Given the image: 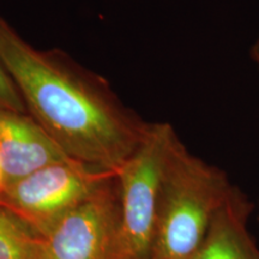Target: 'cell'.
<instances>
[{
	"label": "cell",
	"mask_w": 259,
	"mask_h": 259,
	"mask_svg": "<svg viewBox=\"0 0 259 259\" xmlns=\"http://www.w3.org/2000/svg\"><path fill=\"white\" fill-rule=\"evenodd\" d=\"M0 63L27 112L72 160L118 174L143 141L150 122L105 77L59 48L34 47L2 15Z\"/></svg>",
	"instance_id": "cell-1"
},
{
	"label": "cell",
	"mask_w": 259,
	"mask_h": 259,
	"mask_svg": "<svg viewBox=\"0 0 259 259\" xmlns=\"http://www.w3.org/2000/svg\"><path fill=\"white\" fill-rule=\"evenodd\" d=\"M235 187L178 138L162 174L151 259H191Z\"/></svg>",
	"instance_id": "cell-2"
},
{
	"label": "cell",
	"mask_w": 259,
	"mask_h": 259,
	"mask_svg": "<svg viewBox=\"0 0 259 259\" xmlns=\"http://www.w3.org/2000/svg\"><path fill=\"white\" fill-rule=\"evenodd\" d=\"M178 138L168 122H150L143 141L116 176L120 190L118 259H151L162 174Z\"/></svg>",
	"instance_id": "cell-3"
},
{
	"label": "cell",
	"mask_w": 259,
	"mask_h": 259,
	"mask_svg": "<svg viewBox=\"0 0 259 259\" xmlns=\"http://www.w3.org/2000/svg\"><path fill=\"white\" fill-rule=\"evenodd\" d=\"M115 176L76 160L56 162L8 184L0 204L45 238L60 219Z\"/></svg>",
	"instance_id": "cell-4"
},
{
	"label": "cell",
	"mask_w": 259,
	"mask_h": 259,
	"mask_svg": "<svg viewBox=\"0 0 259 259\" xmlns=\"http://www.w3.org/2000/svg\"><path fill=\"white\" fill-rule=\"evenodd\" d=\"M120 190L113 177L45 235L46 259H118Z\"/></svg>",
	"instance_id": "cell-5"
},
{
	"label": "cell",
	"mask_w": 259,
	"mask_h": 259,
	"mask_svg": "<svg viewBox=\"0 0 259 259\" xmlns=\"http://www.w3.org/2000/svg\"><path fill=\"white\" fill-rule=\"evenodd\" d=\"M65 160L72 158L29 113L0 107V163L6 183Z\"/></svg>",
	"instance_id": "cell-6"
},
{
	"label": "cell",
	"mask_w": 259,
	"mask_h": 259,
	"mask_svg": "<svg viewBox=\"0 0 259 259\" xmlns=\"http://www.w3.org/2000/svg\"><path fill=\"white\" fill-rule=\"evenodd\" d=\"M251 209L235 187L191 259H259V247L248 229Z\"/></svg>",
	"instance_id": "cell-7"
},
{
	"label": "cell",
	"mask_w": 259,
	"mask_h": 259,
	"mask_svg": "<svg viewBox=\"0 0 259 259\" xmlns=\"http://www.w3.org/2000/svg\"><path fill=\"white\" fill-rule=\"evenodd\" d=\"M0 259H46L44 236L2 204Z\"/></svg>",
	"instance_id": "cell-8"
},
{
	"label": "cell",
	"mask_w": 259,
	"mask_h": 259,
	"mask_svg": "<svg viewBox=\"0 0 259 259\" xmlns=\"http://www.w3.org/2000/svg\"><path fill=\"white\" fill-rule=\"evenodd\" d=\"M0 107L15 109L18 112H27L21 94L18 93L2 63H0Z\"/></svg>",
	"instance_id": "cell-9"
},
{
	"label": "cell",
	"mask_w": 259,
	"mask_h": 259,
	"mask_svg": "<svg viewBox=\"0 0 259 259\" xmlns=\"http://www.w3.org/2000/svg\"><path fill=\"white\" fill-rule=\"evenodd\" d=\"M251 57H252V60L254 61L255 65H257V67L259 69V32L257 37H255L253 45H252Z\"/></svg>",
	"instance_id": "cell-10"
},
{
	"label": "cell",
	"mask_w": 259,
	"mask_h": 259,
	"mask_svg": "<svg viewBox=\"0 0 259 259\" xmlns=\"http://www.w3.org/2000/svg\"><path fill=\"white\" fill-rule=\"evenodd\" d=\"M6 185H8V183H6V178H5L4 170H3L2 163H0V194H2L3 191L5 190Z\"/></svg>",
	"instance_id": "cell-11"
}]
</instances>
